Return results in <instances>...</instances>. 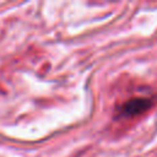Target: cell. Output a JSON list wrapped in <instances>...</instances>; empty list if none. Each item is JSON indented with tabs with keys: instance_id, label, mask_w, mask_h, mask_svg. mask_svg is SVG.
Masks as SVG:
<instances>
[{
	"instance_id": "obj_1",
	"label": "cell",
	"mask_w": 157,
	"mask_h": 157,
	"mask_svg": "<svg viewBox=\"0 0 157 157\" xmlns=\"http://www.w3.org/2000/svg\"><path fill=\"white\" fill-rule=\"evenodd\" d=\"M155 101L148 97H134L124 102L118 108V115L120 118H134L146 113L153 105Z\"/></svg>"
}]
</instances>
